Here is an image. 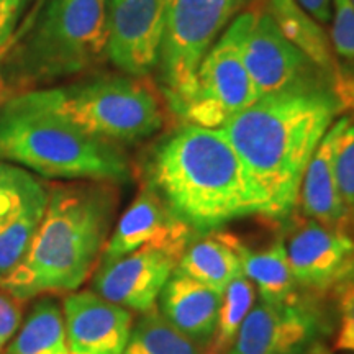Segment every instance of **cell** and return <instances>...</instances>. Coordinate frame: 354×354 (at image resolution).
<instances>
[{
	"mask_svg": "<svg viewBox=\"0 0 354 354\" xmlns=\"http://www.w3.org/2000/svg\"><path fill=\"white\" fill-rule=\"evenodd\" d=\"M63 315L71 354H122L133 328L130 310L95 292L69 294Z\"/></svg>",
	"mask_w": 354,
	"mask_h": 354,
	"instance_id": "15",
	"label": "cell"
},
{
	"mask_svg": "<svg viewBox=\"0 0 354 354\" xmlns=\"http://www.w3.org/2000/svg\"><path fill=\"white\" fill-rule=\"evenodd\" d=\"M3 354H71L59 305L51 299L35 304Z\"/></svg>",
	"mask_w": 354,
	"mask_h": 354,
	"instance_id": "21",
	"label": "cell"
},
{
	"mask_svg": "<svg viewBox=\"0 0 354 354\" xmlns=\"http://www.w3.org/2000/svg\"><path fill=\"white\" fill-rule=\"evenodd\" d=\"M48 185L38 187L17 215L0 228V286L25 259L46 210Z\"/></svg>",
	"mask_w": 354,
	"mask_h": 354,
	"instance_id": "22",
	"label": "cell"
},
{
	"mask_svg": "<svg viewBox=\"0 0 354 354\" xmlns=\"http://www.w3.org/2000/svg\"><path fill=\"white\" fill-rule=\"evenodd\" d=\"M256 289L245 274L233 279L223 292L215 333L205 354H227L250 310L254 307Z\"/></svg>",
	"mask_w": 354,
	"mask_h": 354,
	"instance_id": "24",
	"label": "cell"
},
{
	"mask_svg": "<svg viewBox=\"0 0 354 354\" xmlns=\"http://www.w3.org/2000/svg\"><path fill=\"white\" fill-rule=\"evenodd\" d=\"M0 104H2V99H0Z\"/></svg>",
	"mask_w": 354,
	"mask_h": 354,
	"instance_id": "35",
	"label": "cell"
},
{
	"mask_svg": "<svg viewBox=\"0 0 354 354\" xmlns=\"http://www.w3.org/2000/svg\"><path fill=\"white\" fill-rule=\"evenodd\" d=\"M109 0H44L33 24L13 37L0 87L28 88L76 76L107 57Z\"/></svg>",
	"mask_w": 354,
	"mask_h": 354,
	"instance_id": "5",
	"label": "cell"
},
{
	"mask_svg": "<svg viewBox=\"0 0 354 354\" xmlns=\"http://www.w3.org/2000/svg\"><path fill=\"white\" fill-rule=\"evenodd\" d=\"M223 233V238L236 251L241 263V271L250 279L259 297L268 304H299L305 299L292 274L289 258L282 234L263 250H253L232 233Z\"/></svg>",
	"mask_w": 354,
	"mask_h": 354,
	"instance_id": "18",
	"label": "cell"
},
{
	"mask_svg": "<svg viewBox=\"0 0 354 354\" xmlns=\"http://www.w3.org/2000/svg\"><path fill=\"white\" fill-rule=\"evenodd\" d=\"M122 354H205V349L167 323L156 307L136 322Z\"/></svg>",
	"mask_w": 354,
	"mask_h": 354,
	"instance_id": "23",
	"label": "cell"
},
{
	"mask_svg": "<svg viewBox=\"0 0 354 354\" xmlns=\"http://www.w3.org/2000/svg\"><path fill=\"white\" fill-rule=\"evenodd\" d=\"M21 307L20 300L0 289V354L6 353L13 335L20 328Z\"/></svg>",
	"mask_w": 354,
	"mask_h": 354,
	"instance_id": "29",
	"label": "cell"
},
{
	"mask_svg": "<svg viewBox=\"0 0 354 354\" xmlns=\"http://www.w3.org/2000/svg\"><path fill=\"white\" fill-rule=\"evenodd\" d=\"M176 271L221 294L233 279L243 274L240 258L223 238L221 230L194 238L177 259Z\"/></svg>",
	"mask_w": 354,
	"mask_h": 354,
	"instance_id": "19",
	"label": "cell"
},
{
	"mask_svg": "<svg viewBox=\"0 0 354 354\" xmlns=\"http://www.w3.org/2000/svg\"><path fill=\"white\" fill-rule=\"evenodd\" d=\"M330 41L336 56L354 61V6L351 0H333Z\"/></svg>",
	"mask_w": 354,
	"mask_h": 354,
	"instance_id": "27",
	"label": "cell"
},
{
	"mask_svg": "<svg viewBox=\"0 0 354 354\" xmlns=\"http://www.w3.org/2000/svg\"><path fill=\"white\" fill-rule=\"evenodd\" d=\"M320 300L268 304L250 310L227 354H307L328 330Z\"/></svg>",
	"mask_w": 354,
	"mask_h": 354,
	"instance_id": "11",
	"label": "cell"
},
{
	"mask_svg": "<svg viewBox=\"0 0 354 354\" xmlns=\"http://www.w3.org/2000/svg\"><path fill=\"white\" fill-rule=\"evenodd\" d=\"M335 176L346 212L349 232L354 236V118L344 128L335 154Z\"/></svg>",
	"mask_w": 354,
	"mask_h": 354,
	"instance_id": "26",
	"label": "cell"
},
{
	"mask_svg": "<svg viewBox=\"0 0 354 354\" xmlns=\"http://www.w3.org/2000/svg\"><path fill=\"white\" fill-rule=\"evenodd\" d=\"M248 0H166L156 74L166 109L177 117L196 88L207 53Z\"/></svg>",
	"mask_w": 354,
	"mask_h": 354,
	"instance_id": "7",
	"label": "cell"
},
{
	"mask_svg": "<svg viewBox=\"0 0 354 354\" xmlns=\"http://www.w3.org/2000/svg\"><path fill=\"white\" fill-rule=\"evenodd\" d=\"M307 354H333V351H331V349L323 342H317L312 344V348L308 349Z\"/></svg>",
	"mask_w": 354,
	"mask_h": 354,
	"instance_id": "32",
	"label": "cell"
},
{
	"mask_svg": "<svg viewBox=\"0 0 354 354\" xmlns=\"http://www.w3.org/2000/svg\"><path fill=\"white\" fill-rule=\"evenodd\" d=\"M351 120V115H342L323 136L305 169L297 201V209L304 216L349 234L346 212L336 184L335 154L339 136Z\"/></svg>",
	"mask_w": 354,
	"mask_h": 354,
	"instance_id": "16",
	"label": "cell"
},
{
	"mask_svg": "<svg viewBox=\"0 0 354 354\" xmlns=\"http://www.w3.org/2000/svg\"><path fill=\"white\" fill-rule=\"evenodd\" d=\"M299 7L315 19L320 25H326L331 21L333 13V0H295Z\"/></svg>",
	"mask_w": 354,
	"mask_h": 354,
	"instance_id": "31",
	"label": "cell"
},
{
	"mask_svg": "<svg viewBox=\"0 0 354 354\" xmlns=\"http://www.w3.org/2000/svg\"><path fill=\"white\" fill-rule=\"evenodd\" d=\"M28 94L82 131L120 146L149 138L166 118L165 99L148 77L100 76Z\"/></svg>",
	"mask_w": 354,
	"mask_h": 354,
	"instance_id": "6",
	"label": "cell"
},
{
	"mask_svg": "<svg viewBox=\"0 0 354 354\" xmlns=\"http://www.w3.org/2000/svg\"><path fill=\"white\" fill-rule=\"evenodd\" d=\"M259 99L240 48L236 19L216 39L197 69L196 88L177 115L179 123L221 128Z\"/></svg>",
	"mask_w": 354,
	"mask_h": 354,
	"instance_id": "9",
	"label": "cell"
},
{
	"mask_svg": "<svg viewBox=\"0 0 354 354\" xmlns=\"http://www.w3.org/2000/svg\"><path fill=\"white\" fill-rule=\"evenodd\" d=\"M266 8L272 15L281 33L294 46H297L313 64L328 73L336 82V79L342 74L343 66H339L336 59L330 37L323 30V26L302 10L295 0H268Z\"/></svg>",
	"mask_w": 354,
	"mask_h": 354,
	"instance_id": "20",
	"label": "cell"
},
{
	"mask_svg": "<svg viewBox=\"0 0 354 354\" xmlns=\"http://www.w3.org/2000/svg\"><path fill=\"white\" fill-rule=\"evenodd\" d=\"M0 161L48 179L123 184L131 176L120 145L82 131L28 92L0 104Z\"/></svg>",
	"mask_w": 354,
	"mask_h": 354,
	"instance_id": "4",
	"label": "cell"
},
{
	"mask_svg": "<svg viewBox=\"0 0 354 354\" xmlns=\"http://www.w3.org/2000/svg\"><path fill=\"white\" fill-rule=\"evenodd\" d=\"M343 115L331 91L259 97L220 128L263 203L264 218L284 223L297 210L299 190L323 136Z\"/></svg>",
	"mask_w": 354,
	"mask_h": 354,
	"instance_id": "1",
	"label": "cell"
},
{
	"mask_svg": "<svg viewBox=\"0 0 354 354\" xmlns=\"http://www.w3.org/2000/svg\"><path fill=\"white\" fill-rule=\"evenodd\" d=\"M166 0H109L107 57L123 74L149 77L159 59Z\"/></svg>",
	"mask_w": 354,
	"mask_h": 354,
	"instance_id": "12",
	"label": "cell"
},
{
	"mask_svg": "<svg viewBox=\"0 0 354 354\" xmlns=\"http://www.w3.org/2000/svg\"><path fill=\"white\" fill-rule=\"evenodd\" d=\"M223 294L174 271L159 294V313L177 331L207 349L215 333Z\"/></svg>",
	"mask_w": 354,
	"mask_h": 354,
	"instance_id": "17",
	"label": "cell"
},
{
	"mask_svg": "<svg viewBox=\"0 0 354 354\" xmlns=\"http://www.w3.org/2000/svg\"><path fill=\"white\" fill-rule=\"evenodd\" d=\"M236 24L243 61L259 97L320 88L333 92L335 79L281 33L266 6L238 15Z\"/></svg>",
	"mask_w": 354,
	"mask_h": 354,
	"instance_id": "8",
	"label": "cell"
},
{
	"mask_svg": "<svg viewBox=\"0 0 354 354\" xmlns=\"http://www.w3.org/2000/svg\"><path fill=\"white\" fill-rule=\"evenodd\" d=\"M351 2H353V6H354V0H351Z\"/></svg>",
	"mask_w": 354,
	"mask_h": 354,
	"instance_id": "34",
	"label": "cell"
},
{
	"mask_svg": "<svg viewBox=\"0 0 354 354\" xmlns=\"http://www.w3.org/2000/svg\"><path fill=\"white\" fill-rule=\"evenodd\" d=\"M284 223L282 240L300 292L320 302L335 300L354 282V236L304 215Z\"/></svg>",
	"mask_w": 354,
	"mask_h": 354,
	"instance_id": "10",
	"label": "cell"
},
{
	"mask_svg": "<svg viewBox=\"0 0 354 354\" xmlns=\"http://www.w3.org/2000/svg\"><path fill=\"white\" fill-rule=\"evenodd\" d=\"M41 185V180L30 171L0 161V228L6 227Z\"/></svg>",
	"mask_w": 354,
	"mask_h": 354,
	"instance_id": "25",
	"label": "cell"
},
{
	"mask_svg": "<svg viewBox=\"0 0 354 354\" xmlns=\"http://www.w3.org/2000/svg\"><path fill=\"white\" fill-rule=\"evenodd\" d=\"M32 0H0V44L10 41L21 13Z\"/></svg>",
	"mask_w": 354,
	"mask_h": 354,
	"instance_id": "30",
	"label": "cell"
},
{
	"mask_svg": "<svg viewBox=\"0 0 354 354\" xmlns=\"http://www.w3.org/2000/svg\"><path fill=\"white\" fill-rule=\"evenodd\" d=\"M335 310V349L354 354V282L336 295Z\"/></svg>",
	"mask_w": 354,
	"mask_h": 354,
	"instance_id": "28",
	"label": "cell"
},
{
	"mask_svg": "<svg viewBox=\"0 0 354 354\" xmlns=\"http://www.w3.org/2000/svg\"><path fill=\"white\" fill-rule=\"evenodd\" d=\"M197 236L198 233L172 214L156 190L143 183L138 196L110 233L100 263L120 259L146 246L165 250L179 259Z\"/></svg>",
	"mask_w": 354,
	"mask_h": 354,
	"instance_id": "13",
	"label": "cell"
},
{
	"mask_svg": "<svg viewBox=\"0 0 354 354\" xmlns=\"http://www.w3.org/2000/svg\"><path fill=\"white\" fill-rule=\"evenodd\" d=\"M177 258L159 248H141L120 259L100 263L92 289L102 299L130 312L146 313L156 308Z\"/></svg>",
	"mask_w": 354,
	"mask_h": 354,
	"instance_id": "14",
	"label": "cell"
},
{
	"mask_svg": "<svg viewBox=\"0 0 354 354\" xmlns=\"http://www.w3.org/2000/svg\"><path fill=\"white\" fill-rule=\"evenodd\" d=\"M141 174L172 214L198 234L263 215L258 192L220 128L179 123L149 149Z\"/></svg>",
	"mask_w": 354,
	"mask_h": 354,
	"instance_id": "2",
	"label": "cell"
},
{
	"mask_svg": "<svg viewBox=\"0 0 354 354\" xmlns=\"http://www.w3.org/2000/svg\"><path fill=\"white\" fill-rule=\"evenodd\" d=\"M115 209L113 184L48 185L46 210L32 246L0 289L19 300L79 289L100 259Z\"/></svg>",
	"mask_w": 354,
	"mask_h": 354,
	"instance_id": "3",
	"label": "cell"
},
{
	"mask_svg": "<svg viewBox=\"0 0 354 354\" xmlns=\"http://www.w3.org/2000/svg\"><path fill=\"white\" fill-rule=\"evenodd\" d=\"M13 37H15V35H13ZM13 37H12L10 41H7V43H3V44H0V64H2L3 57H6V55L8 53V50H10L12 41H13ZM2 97H3V91H2V87H0V99H2Z\"/></svg>",
	"mask_w": 354,
	"mask_h": 354,
	"instance_id": "33",
	"label": "cell"
}]
</instances>
